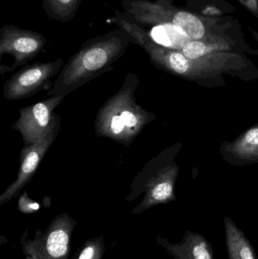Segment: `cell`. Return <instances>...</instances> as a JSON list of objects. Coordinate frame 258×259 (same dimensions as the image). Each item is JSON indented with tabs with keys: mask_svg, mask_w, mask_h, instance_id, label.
<instances>
[{
	"mask_svg": "<svg viewBox=\"0 0 258 259\" xmlns=\"http://www.w3.org/2000/svg\"><path fill=\"white\" fill-rule=\"evenodd\" d=\"M25 259H33V258H32L31 257L26 256V258Z\"/></svg>",
	"mask_w": 258,
	"mask_h": 259,
	"instance_id": "obj_18",
	"label": "cell"
},
{
	"mask_svg": "<svg viewBox=\"0 0 258 259\" xmlns=\"http://www.w3.org/2000/svg\"><path fill=\"white\" fill-rule=\"evenodd\" d=\"M40 209V205L29 197L27 192L20 195L18 202V210L24 214H35Z\"/></svg>",
	"mask_w": 258,
	"mask_h": 259,
	"instance_id": "obj_16",
	"label": "cell"
},
{
	"mask_svg": "<svg viewBox=\"0 0 258 259\" xmlns=\"http://www.w3.org/2000/svg\"><path fill=\"white\" fill-rule=\"evenodd\" d=\"M105 252V239L102 236H99L86 240L71 259H102Z\"/></svg>",
	"mask_w": 258,
	"mask_h": 259,
	"instance_id": "obj_15",
	"label": "cell"
},
{
	"mask_svg": "<svg viewBox=\"0 0 258 259\" xmlns=\"http://www.w3.org/2000/svg\"><path fill=\"white\" fill-rule=\"evenodd\" d=\"M153 25L171 24L189 40H202L224 35L232 23L223 22L220 18L201 16L172 6L170 0H160L152 20Z\"/></svg>",
	"mask_w": 258,
	"mask_h": 259,
	"instance_id": "obj_5",
	"label": "cell"
},
{
	"mask_svg": "<svg viewBox=\"0 0 258 259\" xmlns=\"http://www.w3.org/2000/svg\"><path fill=\"white\" fill-rule=\"evenodd\" d=\"M46 38L42 33L6 24L0 29V57L9 55L14 59L12 67L1 65L2 74L26 65L43 50Z\"/></svg>",
	"mask_w": 258,
	"mask_h": 259,
	"instance_id": "obj_8",
	"label": "cell"
},
{
	"mask_svg": "<svg viewBox=\"0 0 258 259\" xmlns=\"http://www.w3.org/2000/svg\"><path fill=\"white\" fill-rule=\"evenodd\" d=\"M232 155L242 161L258 160V126L250 129L229 147Z\"/></svg>",
	"mask_w": 258,
	"mask_h": 259,
	"instance_id": "obj_14",
	"label": "cell"
},
{
	"mask_svg": "<svg viewBox=\"0 0 258 259\" xmlns=\"http://www.w3.org/2000/svg\"><path fill=\"white\" fill-rule=\"evenodd\" d=\"M232 42L226 35H218L202 40L187 41L180 51L188 59H198L208 55L230 51Z\"/></svg>",
	"mask_w": 258,
	"mask_h": 259,
	"instance_id": "obj_12",
	"label": "cell"
},
{
	"mask_svg": "<svg viewBox=\"0 0 258 259\" xmlns=\"http://www.w3.org/2000/svg\"><path fill=\"white\" fill-rule=\"evenodd\" d=\"M77 222L68 213L58 214L45 231L36 230L33 239L26 230L21 238V250L33 259H68Z\"/></svg>",
	"mask_w": 258,
	"mask_h": 259,
	"instance_id": "obj_4",
	"label": "cell"
},
{
	"mask_svg": "<svg viewBox=\"0 0 258 259\" xmlns=\"http://www.w3.org/2000/svg\"><path fill=\"white\" fill-rule=\"evenodd\" d=\"M156 242L176 259H215L210 242L198 233L186 231L180 243H171L168 238L159 235Z\"/></svg>",
	"mask_w": 258,
	"mask_h": 259,
	"instance_id": "obj_10",
	"label": "cell"
},
{
	"mask_svg": "<svg viewBox=\"0 0 258 259\" xmlns=\"http://www.w3.org/2000/svg\"><path fill=\"white\" fill-rule=\"evenodd\" d=\"M61 118L54 113L49 129L41 140L24 146L20 154V167L16 180L0 196V205L7 203L18 196L20 192L31 181L44 156L61 131Z\"/></svg>",
	"mask_w": 258,
	"mask_h": 259,
	"instance_id": "obj_7",
	"label": "cell"
},
{
	"mask_svg": "<svg viewBox=\"0 0 258 259\" xmlns=\"http://www.w3.org/2000/svg\"><path fill=\"white\" fill-rule=\"evenodd\" d=\"M164 155L165 153H162L150 160L131 183L130 193L125 199L127 202H133L145 193L140 203L132 210V214H141L156 205L175 200L174 186L178 168L165 165Z\"/></svg>",
	"mask_w": 258,
	"mask_h": 259,
	"instance_id": "obj_3",
	"label": "cell"
},
{
	"mask_svg": "<svg viewBox=\"0 0 258 259\" xmlns=\"http://www.w3.org/2000/svg\"><path fill=\"white\" fill-rule=\"evenodd\" d=\"M251 15L258 18V0H238Z\"/></svg>",
	"mask_w": 258,
	"mask_h": 259,
	"instance_id": "obj_17",
	"label": "cell"
},
{
	"mask_svg": "<svg viewBox=\"0 0 258 259\" xmlns=\"http://www.w3.org/2000/svg\"><path fill=\"white\" fill-rule=\"evenodd\" d=\"M82 0H42V9L48 18L61 23L74 19Z\"/></svg>",
	"mask_w": 258,
	"mask_h": 259,
	"instance_id": "obj_13",
	"label": "cell"
},
{
	"mask_svg": "<svg viewBox=\"0 0 258 259\" xmlns=\"http://www.w3.org/2000/svg\"><path fill=\"white\" fill-rule=\"evenodd\" d=\"M139 85L138 76L129 72L121 88L98 109L95 121L97 137L129 147L145 126L156 119L152 112L136 103L135 95Z\"/></svg>",
	"mask_w": 258,
	"mask_h": 259,
	"instance_id": "obj_2",
	"label": "cell"
},
{
	"mask_svg": "<svg viewBox=\"0 0 258 259\" xmlns=\"http://www.w3.org/2000/svg\"><path fill=\"white\" fill-rule=\"evenodd\" d=\"M65 96H53L42 101L19 109V118L12 126L22 137L24 146L39 141L51 126L55 109Z\"/></svg>",
	"mask_w": 258,
	"mask_h": 259,
	"instance_id": "obj_9",
	"label": "cell"
},
{
	"mask_svg": "<svg viewBox=\"0 0 258 259\" xmlns=\"http://www.w3.org/2000/svg\"><path fill=\"white\" fill-rule=\"evenodd\" d=\"M130 42H133V38L121 27L88 39L65 64L47 94L66 97L112 71L114 64L124 56Z\"/></svg>",
	"mask_w": 258,
	"mask_h": 259,
	"instance_id": "obj_1",
	"label": "cell"
},
{
	"mask_svg": "<svg viewBox=\"0 0 258 259\" xmlns=\"http://www.w3.org/2000/svg\"><path fill=\"white\" fill-rule=\"evenodd\" d=\"M64 65L63 59L25 65L6 80L3 97L9 101H18L30 98L42 90L48 91L54 84L51 79L59 75Z\"/></svg>",
	"mask_w": 258,
	"mask_h": 259,
	"instance_id": "obj_6",
	"label": "cell"
},
{
	"mask_svg": "<svg viewBox=\"0 0 258 259\" xmlns=\"http://www.w3.org/2000/svg\"><path fill=\"white\" fill-rule=\"evenodd\" d=\"M226 244L230 259H257L249 240L236 224L230 219H224Z\"/></svg>",
	"mask_w": 258,
	"mask_h": 259,
	"instance_id": "obj_11",
	"label": "cell"
}]
</instances>
